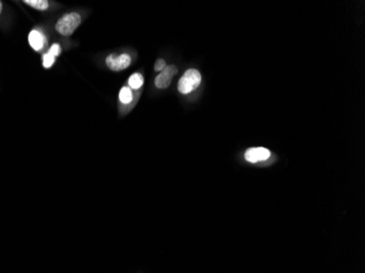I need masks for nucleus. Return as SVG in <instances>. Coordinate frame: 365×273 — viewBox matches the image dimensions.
<instances>
[{
    "mask_svg": "<svg viewBox=\"0 0 365 273\" xmlns=\"http://www.w3.org/2000/svg\"><path fill=\"white\" fill-rule=\"evenodd\" d=\"M200 83H202V75L199 71L196 69H188L178 81V91L182 94H188L196 90Z\"/></svg>",
    "mask_w": 365,
    "mask_h": 273,
    "instance_id": "1",
    "label": "nucleus"
},
{
    "mask_svg": "<svg viewBox=\"0 0 365 273\" xmlns=\"http://www.w3.org/2000/svg\"><path fill=\"white\" fill-rule=\"evenodd\" d=\"M81 23V17L79 13L71 12L65 14L61 19L57 21L56 31L63 37H69V35L75 32L76 28Z\"/></svg>",
    "mask_w": 365,
    "mask_h": 273,
    "instance_id": "2",
    "label": "nucleus"
},
{
    "mask_svg": "<svg viewBox=\"0 0 365 273\" xmlns=\"http://www.w3.org/2000/svg\"><path fill=\"white\" fill-rule=\"evenodd\" d=\"M131 58L127 54L123 55H110L106 58V64L113 71H121L130 66Z\"/></svg>",
    "mask_w": 365,
    "mask_h": 273,
    "instance_id": "3",
    "label": "nucleus"
},
{
    "mask_svg": "<svg viewBox=\"0 0 365 273\" xmlns=\"http://www.w3.org/2000/svg\"><path fill=\"white\" fill-rule=\"evenodd\" d=\"M178 69L175 66H168L162 73L155 78V87L159 89H167L172 82V79L177 74Z\"/></svg>",
    "mask_w": 365,
    "mask_h": 273,
    "instance_id": "4",
    "label": "nucleus"
},
{
    "mask_svg": "<svg viewBox=\"0 0 365 273\" xmlns=\"http://www.w3.org/2000/svg\"><path fill=\"white\" fill-rule=\"evenodd\" d=\"M270 157V151L266 148H250L245 152V160L249 163L266 161Z\"/></svg>",
    "mask_w": 365,
    "mask_h": 273,
    "instance_id": "5",
    "label": "nucleus"
},
{
    "mask_svg": "<svg viewBox=\"0 0 365 273\" xmlns=\"http://www.w3.org/2000/svg\"><path fill=\"white\" fill-rule=\"evenodd\" d=\"M45 38L43 37V34L37 30H33L30 35H28V43H30L31 47L34 50H41L44 46L45 43Z\"/></svg>",
    "mask_w": 365,
    "mask_h": 273,
    "instance_id": "6",
    "label": "nucleus"
},
{
    "mask_svg": "<svg viewBox=\"0 0 365 273\" xmlns=\"http://www.w3.org/2000/svg\"><path fill=\"white\" fill-rule=\"evenodd\" d=\"M132 97H134L132 91H131L129 88L124 87L123 89L120 90V92H119V99H120V102L123 103V104H129V103L131 102V100H132Z\"/></svg>",
    "mask_w": 365,
    "mask_h": 273,
    "instance_id": "7",
    "label": "nucleus"
},
{
    "mask_svg": "<svg viewBox=\"0 0 365 273\" xmlns=\"http://www.w3.org/2000/svg\"><path fill=\"white\" fill-rule=\"evenodd\" d=\"M24 4L33 7L34 9L42 10V11H44L48 8V2H46V0H25Z\"/></svg>",
    "mask_w": 365,
    "mask_h": 273,
    "instance_id": "8",
    "label": "nucleus"
},
{
    "mask_svg": "<svg viewBox=\"0 0 365 273\" xmlns=\"http://www.w3.org/2000/svg\"><path fill=\"white\" fill-rule=\"evenodd\" d=\"M128 83H129L131 89H139L144 84V77L140 74H134L128 80Z\"/></svg>",
    "mask_w": 365,
    "mask_h": 273,
    "instance_id": "9",
    "label": "nucleus"
},
{
    "mask_svg": "<svg viewBox=\"0 0 365 273\" xmlns=\"http://www.w3.org/2000/svg\"><path fill=\"white\" fill-rule=\"evenodd\" d=\"M55 62V57L51 56L49 54H45L43 56V66L44 68H51Z\"/></svg>",
    "mask_w": 365,
    "mask_h": 273,
    "instance_id": "10",
    "label": "nucleus"
},
{
    "mask_svg": "<svg viewBox=\"0 0 365 273\" xmlns=\"http://www.w3.org/2000/svg\"><path fill=\"white\" fill-rule=\"evenodd\" d=\"M47 54H49V55L53 56V57L58 56V55L60 54V46H59L58 44H54L51 48H49Z\"/></svg>",
    "mask_w": 365,
    "mask_h": 273,
    "instance_id": "11",
    "label": "nucleus"
},
{
    "mask_svg": "<svg viewBox=\"0 0 365 273\" xmlns=\"http://www.w3.org/2000/svg\"><path fill=\"white\" fill-rule=\"evenodd\" d=\"M167 63L163 59H157L155 64H154V70L155 71H162L164 68H165Z\"/></svg>",
    "mask_w": 365,
    "mask_h": 273,
    "instance_id": "12",
    "label": "nucleus"
},
{
    "mask_svg": "<svg viewBox=\"0 0 365 273\" xmlns=\"http://www.w3.org/2000/svg\"><path fill=\"white\" fill-rule=\"evenodd\" d=\"M2 10H3V3L0 2V12H2Z\"/></svg>",
    "mask_w": 365,
    "mask_h": 273,
    "instance_id": "13",
    "label": "nucleus"
}]
</instances>
